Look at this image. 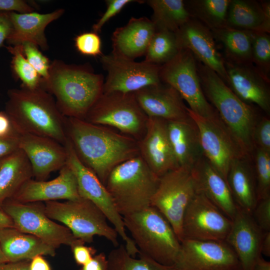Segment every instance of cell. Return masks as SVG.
Wrapping results in <instances>:
<instances>
[{"label": "cell", "instance_id": "1", "mask_svg": "<svg viewBox=\"0 0 270 270\" xmlns=\"http://www.w3.org/2000/svg\"><path fill=\"white\" fill-rule=\"evenodd\" d=\"M65 126L78 159L104 185L116 166L140 154L137 140L112 128L67 117Z\"/></svg>", "mask_w": 270, "mask_h": 270}, {"label": "cell", "instance_id": "2", "mask_svg": "<svg viewBox=\"0 0 270 270\" xmlns=\"http://www.w3.org/2000/svg\"><path fill=\"white\" fill-rule=\"evenodd\" d=\"M104 82L102 74L86 66L56 60L50 62L48 78L42 80L41 87L54 96L64 116L84 120L102 94Z\"/></svg>", "mask_w": 270, "mask_h": 270}, {"label": "cell", "instance_id": "3", "mask_svg": "<svg viewBox=\"0 0 270 270\" xmlns=\"http://www.w3.org/2000/svg\"><path fill=\"white\" fill-rule=\"evenodd\" d=\"M4 112L20 134L51 138L64 145L68 138L64 116L52 96L42 87L9 90Z\"/></svg>", "mask_w": 270, "mask_h": 270}, {"label": "cell", "instance_id": "4", "mask_svg": "<svg viewBox=\"0 0 270 270\" xmlns=\"http://www.w3.org/2000/svg\"><path fill=\"white\" fill-rule=\"evenodd\" d=\"M204 93L240 148L252 156L255 148L252 134L260 119L252 105L240 100L214 70L196 60Z\"/></svg>", "mask_w": 270, "mask_h": 270}, {"label": "cell", "instance_id": "5", "mask_svg": "<svg viewBox=\"0 0 270 270\" xmlns=\"http://www.w3.org/2000/svg\"><path fill=\"white\" fill-rule=\"evenodd\" d=\"M159 179L139 154L116 166L104 186L123 217L150 206Z\"/></svg>", "mask_w": 270, "mask_h": 270}, {"label": "cell", "instance_id": "6", "mask_svg": "<svg viewBox=\"0 0 270 270\" xmlns=\"http://www.w3.org/2000/svg\"><path fill=\"white\" fill-rule=\"evenodd\" d=\"M122 218L139 253L164 265H174L180 242L160 212L150 206Z\"/></svg>", "mask_w": 270, "mask_h": 270}, {"label": "cell", "instance_id": "7", "mask_svg": "<svg viewBox=\"0 0 270 270\" xmlns=\"http://www.w3.org/2000/svg\"><path fill=\"white\" fill-rule=\"evenodd\" d=\"M46 214L68 228L74 236L90 243L95 236L104 237L115 247L119 245L118 234L107 222L103 212L92 202L83 198L64 202H45Z\"/></svg>", "mask_w": 270, "mask_h": 270}, {"label": "cell", "instance_id": "8", "mask_svg": "<svg viewBox=\"0 0 270 270\" xmlns=\"http://www.w3.org/2000/svg\"><path fill=\"white\" fill-rule=\"evenodd\" d=\"M148 118L136 101L134 92H102L84 120L107 126L138 142L144 136Z\"/></svg>", "mask_w": 270, "mask_h": 270}, {"label": "cell", "instance_id": "9", "mask_svg": "<svg viewBox=\"0 0 270 270\" xmlns=\"http://www.w3.org/2000/svg\"><path fill=\"white\" fill-rule=\"evenodd\" d=\"M162 82L174 88L194 113L208 118H220L206 99L198 75L196 60L188 50L181 49L166 64L160 66Z\"/></svg>", "mask_w": 270, "mask_h": 270}, {"label": "cell", "instance_id": "10", "mask_svg": "<svg viewBox=\"0 0 270 270\" xmlns=\"http://www.w3.org/2000/svg\"><path fill=\"white\" fill-rule=\"evenodd\" d=\"M197 194L192 168L178 166L160 176L150 206L156 208L172 227L180 242L186 208Z\"/></svg>", "mask_w": 270, "mask_h": 270}, {"label": "cell", "instance_id": "11", "mask_svg": "<svg viewBox=\"0 0 270 270\" xmlns=\"http://www.w3.org/2000/svg\"><path fill=\"white\" fill-rule=\"evenodd\" d=\"M64 146L67 152L66 164L75 175L80 196L92 202L103 212L125 242L128 252L132 256H136L138 250L133 240L128 236L122 216L118 212L104 185L78 159L68 139Z\"/></svg>", "mask_w": 270, "mask_h": 270}, {"label": "cell", "instance_id": "12", "mask_svg": "<svg viewBox=\"0 0 270 270\" xmlns=\"http://www.w3.org/2000/svg\"><path fill=\"white\" fill-rule=\"evenodd\" d=\"M2 206L14 228L36 236L56 248L62 244L72 246L78 240L66 226L48 216L41 202L22 203L11 200Z\"/></svg>", "mask_w": 270, "mask_h": 270}, {"label": "cell", "instance_id": "13", "mask_svg": "<svg viewBox=\"0 0 270 270\" xmlns=\"http://www.w3.org/2000/svg\"><path fill=\"white\" fill-rule=\"evenodd\" d=\"M198 130L203 156L226 181L232 161L244 154L220 118H208L188 108Z\"/></svg>", "mask_w": 270, "mask_h": 270}, {"label": "cell", "instance_id": "14", "mask_svg": "<svg viewBox=\"0 0 270 270\" xmlns=\"http://www.w3.org/2000/svg\"><path fill=\"white\" fill-rule=\"evenodd\" d=\"M100 62L107 76L102 92L132 93L151 85L162 82L160 66L140 62L114 55H102Z\"/></svg>", "mask_w": 270, "mask_h": 270}, {"label": "cell", "instance_id": "15", "mask_svg": "<svg viewBox=\"0 0 270 270\" xmlns=\"http://www.w3.org/2000/svg\"><path fill=\"white\" fill-rule=\"evenodd\" d=\"M232 225L231 219L204 195L197 193L184 216L182 240L225 241Z\"/></svg>", "mask_w": 270, "mask_h": 270}, {"label": "cell", "instance_id": "16", "mask_svg": "<svg viewBox=\"0 0 270 270\" xmlns=\"http://www.w3.org/2000/svg\"><path fill=\"white\" fill-rule=\"evenodd\" d=\"M174 266L177 270H242L225 241L183 240Z\"/></svg>", "mask_w": 270, "mask_h": 270}, {"label": "cell", "instance_id": "17", "mask_svg": "<svg viewBox=\"0 0 270 270\" xmlns=\"http://www.w3.org/2000/svg\"><path fill=\"white\" fill-rule=\"evenodd\" d=\"M174 34L180 50H190L197 61L216 72L226 84L224 58L217 49L210 29L192 18Z\"/></svg>", "mask_w": 270, "mask_h": 270}, {"label": "cell", "instance_id": "18", "mask_svg": "<svg viewBox=\"0 0 270 270\" xmlns=\"http://www.w3.org/2000/svg\"><path fill=\"white\" fill-rule=\"evenodd\" d=\"M138 145L140 155L158 178L179 166L169 140L167 120L148 118L146 133Z\"/></svg>", "mask_w": 270, "mask_h": 270}, {"label": "cell", "instance_id": "19", "mask_svg": "<svg viewBox=\"0 0 270 270\" xmlns=\"http://www.w3.org/2000/svg\"><path fill=\"white\" fill-rule=\"evenodd\" d=\"M18 148L27 157L36 180H45L52 172L60 170L66 164L65 146L51 138L20 134Z\"/></svg>", "mask_w": 270, "mask_h": 270}, {"label": "cell", "instance_id": "20", "mask_svg": "<svg viewBox=\"0 0 270 270\" xmlns=\"http://www.w3.org/2000/svg\"><path fill=\"white\" fill-rule=\"evenodd\" d=\"M224 60L226 84L242 101L256 105L264 112H270V82L252 63L238 64Z\"/></svg>", "mask_w": 270, "mask_h": 270}, {"label": "cell", "instance_id": "21", "mask_svg": "<svg viewBox=\"0 0 270 270\" xmlns=\"http://www.w3.org/2000/svg\"><path fill=\"white\" fill-rule=\"evenodd\" d=\"M264 233L251 214L238 208L225 242L235 252L242 270H253L262 256L260 246Z\"/></svg>", "mask_w": 270, "mask_h": 270}, {"label": "cell", "instance_id": "22", "mask_svg": "<svg viewBox=\"0 0 270 270\" xmlns=\"http://www.w3.org/2000/svg\"><path fill=\"white\" fill-rule=\"evenodd\" d=\"M139 106L148 116L167 121L183 120L190 116L184 100L170 86L161 82L134 92Z\"/></svg>", "mask_w": 270, "mask_h": 270}, {"label": "cell", "instance_id": "23", "mask_svg": "<svg viewBox=\"0 0 270 270\" xmlns=\"http://www.w3.org/2000/svg\"><path fill=\"white\" fill-rule=\"evenodd\" d=\"M80 198L76 178L66 164L58 176L48 181L30 179L25 182L11 200L22 203L74 200Z\"/></svg>", "mask_w": 270, "mask_h": 270}, {"label": "cell", "instance_id": "24", "mask_svg": "<svg viewBox=\"0 0 270 270\" xmlns=\"http://www.w3.org/2000/svg\"><path fill=\"white\" fill-rule=\"evenodd\" d=\"M197 193L202 194L232 220L238 207L227 182L202 156L192 168Z\"/></svg>", "mask_w": 270, "mask_h": 270}, {"label": "cell", "instance_id": "25", "mask_svg": "<svg viewBox=\"0 0 270 270\" xmlns=\"http://www.w3.org/2000/svg\"><path fill=\"white\" fill-rule=\"evenodd\" d=\"M156 31L151 20L146 17L132 18L126 24L116 28L113 32L112 54L132 60L144 56Z\"/></svg>", "mask_w": 270, "mask_h": 270}, {"label": "cell", "instance_id": "26", "mask_svg": "<svg viewBox=\"0 0 270 270\" xmlns=\"http://www.w3.org/2000/svg\"><path fill=\"white\" fill-rule=\"evenodd\" d=\"M64 9H58L50 13L40 14L10 12L12 22V32L6 40L12 46L21 45L24 42L34 44L44 50L48 44L44 33L47 26L58 19L64 13Z\"/></svg>", "mask_w": 270, "mask_h": 270}, {"label": "cell", "instance_id": "27", "mask_svg": "<svg viewBox=\"0 0 270 270\" xmlns=\"http://www.w3.org/2000/svg\"><path fill=\"white\" fill-rule=\"evenodd\" d=\"M170 142L179 166L192 168L203 156L200 134L194 120L167 121Z\"/></svg>", "mask_w": 270, "mask_h": 270}, {"label": "cell", "instance_id": "28", "mask_svg": "<svg viewBox=\"0 0 270 270\" xmlns=\"http://www.w3.org/2000/svg\"><path fill=\"white\" fill-rule=\"evenodd\" d=\"M252 156L234 159L230 166L226 182L237 207L252 214L258 202L256 185Z\"/></svg>", "mask_w": 270, "mask_h": 270}, {"label": "cell", "instance_id": "29", "mask_svg": "<svg viewBox=\"0 0 270 270\" xmlns=\"http://www.w3.org/2000/svg\"><path fill=\"white\" fill-rule=\"evenodd\" d=\"M0 246L9 262L31 260L37 256L56 255V248L14 228L0 230Z\"/></svg>", "mask_w": 270, "mask_h": 270}, {"label": "cell", "instance_id": "30", "mask_svg": "<svg viewBox=\"0 0 270 270\" xmlns=\"http://www.w3.org/2000/svg\"><path fill=\"white\" fill-rule=\"evenodd\" d=\"M32 177L30 164L22 150L4 158L0 165V206Z\"/></svg>", "mask_w": 270, "mask_h": 270}, {"label": "cell", "instance_id": "31", "mask_svg": "<svg viewBox=\"0 0 270 270\" xmlns=\"http://www.w3.org/2000/svg\"><path fill=\"white\" fill-rule=\"evenodd\" d=\"M212 32L224 47L225 60L238 64L252 63V31L226 27Z\"/></svg>", "mask_w": 270, "mask_h": 270}, {"label": "cell", "instance_id": "32", "mask_svg": "<svg viewBox=\"0 0 270 270\" xmlns=\"http://www.w3.org/2000/svg\"><path fill=\"white\" fill-rule=\"evenodd\" d=\"M152 8V21L156 30L176 32L187 22L192 16L182 0H149Z\"/></svg>", "mask_w": 270, "mask_h": 270}, {"label": "cell", "instance_id": "33", "mask_svg": "<svg viewBox=\"0 0 270 270\" xmlns=\"http://www.w3.org/2000/svg\"><path fill=\"white\" fill-rule=\"evenodd\" d=\"M264 16L260 2L253 0H230L227 12L226 27L256 31Z\"/></svg>", "mask_w": 270, "mask_h": 270}, {"label": "cell", "instance_id": "34", "mask_svg": "<svg viewBox=\"0 0 270 270\" xmlns=\"http://www.w3.org/2000/svg\"><path fill=\"white\" fill-rule=\"evenodd\" d=\"M230 0H190L184 1L192 18L211 30L226 28V19Z\"/></svg>", "mask_w": 270, "mask_h": 270}, {"label": "cell", "instance_id": "35", "mask_svg": "<svg viewBox=\"0 0 270 270\" xmlns=\"http://www.w3.org/2000/svg\"><path fill=\"white\" fill-rule=\"evenodd\" d=\"M130 256L122 244L112 250L107 256L109 270H177L174 266H166L139 253Z\"/></svg>", "mask_w": 270, "mask_h": 270}, {"label": "cell", "instance_id": "36", "mask_svg": "<svg viewBox=\"0 0 270 270\" xmlns=\"http://www.w3.org/2000/svg\"><path fill=\"white\" fill-rule=\"evenodd\" d=\"M180 50L174 32L156 30L146 50L144 60L160 66L173 58Z\"/></svg>", "mask_w": 270, "mask_h": 270}, {"label": "cell", "instance_id": "37", "mask_svg": "<svg viewBox=\"0 0 270 270\" xmlns=\"http://www.w3.org/2000/svg\"><path fill=\"white\" fill-rule=\"evenodd\" d=\"M6 48L12 54V66L22 87L30 90L41 87L42 78L26 59L22 45L9 46Z\"/></svg>", "mask_w": 270, "mask_h": 270}, {"label": "cell", "instance_id": "38", "mask_svg": "<svg viewBox=\"0 0 270 270\" xmlns=\"http://www.w3.org/2000/svg\"><path fill=\"white\" fill-rule=\"evenodd\" d=\"M252 62L258 72L270 82V34L252 31Z\"/></svg>", "mask_w": 270, "mask_h": 270}, {"label": "cell", "instance_id": "39", "mask_svg": "<svg viewBox=\"0 0 270 270\" xmlns=\"http://www.w3.org/2000/svg\"><path fill=\"white\" fill-rule=\"evenodd\" d=\"M254 171L258 201L270 196V152L256 148Z\"/></svg>", "mask_w": 270, "mask_h": 270}, {"label": "cell", "instance_id": "40", "mask_svg": "<svg viewBox=\"0 0 270 270\" xmlns=\"http://www.w3.org/2000/svg\"><path fill=\"white\" fill-rule=\"evenodd\" d=\"M21 45L24 55L28 62L37 72L42 80L46 79L50 65L48 58L33 44L24 42Z\"/></svg>", "mask_w": 270, "mask_h": 270}, {"label": "cell", "instance_id": "41", "mask_svg": "<svg viewBox=\"0 0 270 270\" xmlns=\"http://www.w3.org/2000/svg\"><path fill=\"white\" fill-rule=\"evenodd\" d=\"M75 46L77 50L84 55L96 56L102 54L100 38L94 32L78 35L75 38Z\"/></svg>", "mask_w": 270, "mask_h": 270}, {"label": "cell", "instance_id": "42", "mask_svg": "<svg viewBox=\"0 0 270 270\" xmlns=\"http://www.w3.org/2000/svg\"><path fill=\"white\" fill-rule=\"evenodd\" d=\"M254 148L270 152V120L268 117L260 118L253 132Z\"/></svg>", "mask_w": 270, "mask_h": 270}, {"label": "cell", "instance_id": "43", "mask_svg": "<svg viewBox=\"0 0 270 270\" xmlns=\"http://www.w3.org/2000/svg\"><path fill=\"white\" fill-rule=\"evenodd\" d=\"M252 216L264 232H270V196L258 201Z\"/></svg>", "mask_w": 270, "mask_h": 270}, {"label": "cell", "instance_id": "44", "mask_svg": "<svg viewBox=\"0 0 270 270\" xmlns=\"http://www.w3.org/2000/svg\"><path fill=\"white\" fill-rule=\"evenodd\" d=\"M138 2L133 0H106V9L101 18L92 26L94 32L98 34L104 24L116 16L129 3Z\"/></svg>", "mask_w": 270, "mask_h": 270}, {"label": "cell", "instance_id": "45", "mask_svg": "<svg viewBox=\"0 0 270 270\" xmlns=\"http://www.w3.org/2000/svg\"><path fill=\"white\" fill-rule=\"evenodd\" d=\"M70 248L76 264L81 266L88 262L96 253L94 248L85 245L79 239Z\"/></svg>", "mask_w": 270, "mask_h": 270}, {"label": "cell", "instance_id": "46", "mask_svg": "<svg viewBox=\"0 0 270 270\" xmlns=\"http://www.w3.org/2000/svg\"><path fill=\"white\" fill-rule=\"evenodd\" d=\"M28 13L34 12V8L23 0H0V12Z\"/></svg>", "mask_w": 270, "mask_h": 270}, {"label": "cell", "instance_id": "47", "mask_svg": "<svg viewBox=\"0 0 270 270\" xmlns=\"http://www.w3.org/2000/svg\"><path fill=\"white\" fill-rule=\"evenodd\" d=\"M20 135L9 116L4 111H0V138H17Z\"/></svg>", "mask_w": 270, "mask_h": 270}, {"label": "cell", "instance_id": "48", "mask_svg": "<svg viewBox=\"0 0 270 270\" xmlns=\"http://www.w3.org/2000/svg\"><path fill=\"white\" fill-rule=\"evenodd\" d=\"M80 270H109L107 256L102 252L96 254Z\"/></svg>", "mask_w": 270, "mask_h": 270}, {"label": "cell", "instance_id": "49", "mask_svg": "<svg viewBox=\"0 0 270 270\" xmlns=\"http://www.w3.org/2000/svg\"><path fill=\"white\" fill-rule=\"evenodd\" d=\"M10 12H0V48L7 40L12 28Z\"/></svg>", "mask_w": 270, "mask_h": 270}, {"label": "cell", "instance_id": "50", "mask_svg": "<svg viewBox=\"0 0 270 270\" xmlns=\"http://www.w3.org/2000/svg\"><path fill=\"white\" fill-rule=\"evenodd\" d=\"M18 138H0V160L7 157L19 148Z\"/></svg>", "mask_w": 270, "mask_h": 270}, {"label": "cell", "instance_id": "51", "mask_svg": "<svg viewBox=\"0 0 270 270\" xmlns=\"http://www.w3.org/2000/svg\"><path fill=\"white\" fill-rule=\"evenodd\" d=\"M261 4L264 16L262 22L256 30L257 32L270 34V1L261 0Z\"/></svg>", "mask_w": 270, "mask_h": 270}, {"label": "cell", "instance_id": "52", "mask_svg": "<svg viewBox=\"0 0 270 270\" xmlns=\"http://www.w3.org/2000/svg\"><path fill=\"white\" fill-rule=\"evenodd\" d=\"M29 270H52V268L42 256H37L30 260Z\"/></svg>", "mask_w": 270, "mask_h": 270}, {"label": "cell", "instance_id": "53", "mask_svg": "<svg viewBox=\"0 0 270 270\" xmlns=\"http://www.w3.org/2000/svg\"><path fill=\"white\" fill-rule=\"evenodd\" d=\"M30 260L8 262L0 264V270H29Z\"/></svg>", "mask_w": 270, "mask_h": 270}, {"label": "cell", "instance_id": "54", "mask_svg": "<svg viewBox=\"0 0 270 270\" xmlns=\"http://www.w3.org/2000/svg\"><path fill=\"white\" fill-rule=\"evenodd\" d=\"M261 254L270 256V232L264 233L260 246Z\"/></svg>", "mask_w": 270, "mask_h": 270}, {"label": "cell", "instance_id": "55", "mask_svg": "<svg viewBox=\"0 0 270 270\" xmlns=\"http://www.w3.org/2000/svg\"><path fill=\"white\" fill-rule=\"evenodd\" d=\"M7 228H14L13 222L4 212L0 210V230Z\"/></svg>", "mask_w": 270, "mask_h": 270}, {"label": "cell", "instance_id": "56", "mask_svg": "<svg viewBox=\"0 0 270 270\" xmlns=\"http://www.w3.org/2000/svg\"><path fill=\"white\" fill-rule=\"evenodd\" d=\"M253 270H270V262L261 256L256 262Z\"/></svg>", "mask_w": 270, "mask_h": 270}, {"label": "cell", "instance_id": "57", "mask_svg": "<svg viewBox=\"0 0 270 270\" xmlns=\"http://www.w3.org/2000/svg\"><path fill=\"white\" fill-rule=\"evenodd\" d=\"M9 262L4 256L0 246V264Z\"/></svg>", "mask_w": 270, "mask_h": 270}, {"label": "cell", "instance_id": "58", "mask_svg": "<svg viewBox=\"0 0 270 270\" xmlns=\"http://www.w3.org/2000/svg\"><path fill=\"white\" fill-rule=\"evenodd\" d=\"M3 159H4V158H3ZM3 159L0 160V165L1 163H2V160Z\"/></svg>", "mask_w": 270, "mask_h": 270}, {"label": "cell", "instance_id": "59", "mask_svg": "<svg viewBox=\"0 0 270 270\" xmlns=\"http://www.w3.org/2000/svg\"></svg>", "mask_w": 270, "mask_h": 270}]
</instances>
